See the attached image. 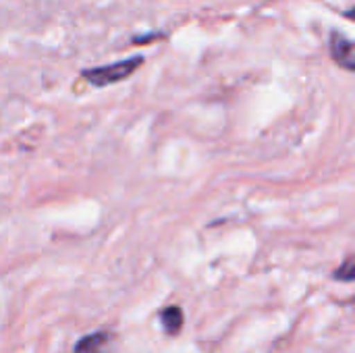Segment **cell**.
<instances>
[{"instance_id":"obj_4","label":"cell","mask_w":355,"mask_h":353,"mask_svg":"<svg viewBox=\"0 0 355 353\" xmlns=\"http://www.w3.org/2000/svg\"><path fill=\"white\" fill-rule=\"evenodd\" d=\"M160 322L168 335H177L183 327V312L179 306H168L160 312Z\"/></svg>"},{"instance_id":"obj_3","label":"cell","mask_w":355,"mask_h":353,"mask_svg":"<svg viewBox=\"0 0 355 353\" xmlns=\"http://www.w3.org/2000/svg\"><path fill=\"white\" fill-rule=\"evenodd\" d=\"M112 350H114V335L102 329L81 337L73 353H112Z\"/></svg>"},{"instance_id":"obj_1","label":"cell","mask_w":355,"mask_h":353,"mask_svg":"<svg viewBox=\"0 0 355 353\" xmlns=\"http://www.w3.org/2000/svg\"><path fill=\"white\" fill-rule=\"evenodd\" d=\"M141 64H144V56L135 54V56H129V58L119 60V62H110V64H104V67L85 69L81 73V77L85 81H89L94 87H104V85H112L116 81H123V79L131 77Z\"/></svg>"},{"instance_id":"obj_6","label":"cell","mask_w":355,"mask_h":353,"mask_svg":"<svg viewBox=\"0 0 355 353\" xmlns=\"http://www.w3.org/2000/svg\"><path fill=\"white\" fill-rule=\"evenodd\" d=\"M156 37H160V35L158 33H148L146 37H133V44H146V42H152Z\"/></svg>"},{"instance_id":"obj_2","label":"cell","mask_w":355,"mask_h":353,"mask_svg":"<svg viewBox=\"0 0 355 353\" xmlns=\"http://www.w3.org/2000/svg\"><path fill=\"white\" fill-rule=\"evenodd\" d=\"M331 56L345 71H355V46L354 42L341 31H331Z\"/></svg>"},{"instance_id":"obj_5","label":"cell","mask_w":355,"mask_h":353,"mask_svg":"<svg viewBox=\"0 0 355 353\" xmlns=\"http://www.w3.org/2000/svg\"><path fill=\"white\" fill-rule=\"evenodd\" d=\"M333 277L335 279H339V281H345V283H352L355 277V268H354V258H347L345 260V264L339 268V270H335L333 273Z\"/></svg>"}]
</instances>
